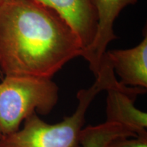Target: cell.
<instances>
[{
	"label": "cell",
	"mask_w": 147,
	"mask_h": 147,
	"mask_svg": "<svg viewBox=\"0 0 147 147\" xmlns=\"http://www.w3.org/2000/svg\"><path fill=\"white\" fill-rule=\"evenodd\" d=\"M65 20L79 36L84 49L95 39L98 15L94 0H37Z\"/></svg>",
	"instance_id": "cell-6"
},
{
	"label": "cell",
	"mask_w": 147,
	"mask_h": 147,
	"mask_svg": "<svg viewBox=\"0 0 147 147\" xmlns=\"http://www.w3.org/2000/svg\"><path fill=\"white\" fill-rule=\"evenodd\" d=\"M120 83L131 87L147 88V36L136 47L105 53Z\"/></svg>",
	"instance_id": "cell-7"
},
{
	"label": "cell",
	"mask_w": 147,
	"mask_h": 147,
	"mask_svg": "<svg viewBox=\"0 0 147 147\" xmlns=\"http://www.w3.org/2000/svg\"><path fill=\"white\" fill-rule=\"evenodd\" d=\"M59 97L52 78L5 76L0 83V137L18 131L32 114L49 115Z\"/></svg>",
	"instance_id": "cell-2"
},
{
	"label": "cell",
	"mask_w": 147,
	"mask_h": 147,
	"mask_svg": "<svg viewBox=\"0 0 147 147\" xmlns=\"http://www.w3.org/2000/svg\"><path fill=\"white\" fill-rule=\"evenodd\" d=\"M104 147H147V135L135 137H117Z\"/></svg>",
	"instance_id": "cell-8"
},
{
	"label": "cell",
	"mask_w": 147,
	"mask_h": 147,
	"mask_svg": "<svg viewBox=\"0 0 147 147\" xmlns=\"http://www.w3.org/2000/svg\"><path fill=\"white\" fill-rule=\"evenodd\" d=\"M138 0H94L98 15L96 36L89 47L84 49L82 57L89 62V68L97 76L108 44L118 38L113 27L116 18L126 6L134 5Z\"/></svg>",
	"instance_id": "cell-4"
},
{
	"label": "cell",
	"mask_w": 147,
	"mask_h": 147,
	"mask_svg": "<svg viewBox=\"0 0 147 147\" xmlns=\"http://www.w3.org/2000/svg\"><path fill=\"white\" fill-rule=\"evenodd\" d=\"M103 91L97 82L77 93L78 103L74 113L56 124H49L34 113L24 121L23 127L0 137V147H83L82 127L88 108Z\"/></svg>",
	"instance_id": "cell-3"
},
{
	"label": "cell",
	"mask_w": 147,
	"mask_h": 147,
	"mask_svg": "<svg viewBox=\"0 0 147 147\" xmlns=\"http://www.w3.org/2000/svg\"><path fill=\"white\" fill-rule=\"evenodd\" d=\"M106 123L124 127L136 136L147 135V114L136 107L137 97L146 92V89L136 87L131 91L107 90Z\"/></svg>",
	"instance_id": "cell-5"
},
{
	"label": "cell",
	"mask_w": 147,
	"mask_h": 147,
	"mask_svg": "<svg viewBox=\"0 0 147 147\" xmlns=\"http://www.w3.org/2000/svg\"><path fill=\"white\" fill-rule=\"evenodd\" d=\"M5 1V0H0V5L2 4V3L4 2Z\"/></svg>",
	"instance_id": "cell-10"
},
{
	"label": "cell",
	"mask_w": 147,
	"mask_h": 147,
	"mask_svg": "<svg viewBox=\"0 0 147 147\" xmlns=\"http://www.w3.org/2000/svg\"><path fill=\"white\" fill-rule=\"evenodd\" d=\"M3 75L2 74V73H1V70H0V79H1V80H2V79L3 78Z\"/></svg>",
	"instance_id": "cell-9"
},
{
	"label": "cell",
	"mask_w": 147,
	"mask_h": 147,
	"mask_svg": "<svg viewBox=\"0 0 147 147\" xmlns=\"http://www.w3.org/2000/svg\"><path fill=\"white\" fill-rule=\"evenodd\" d=\"M83 51L76 32L50 7L37 0L0 5V70L5 76L52 78Z\"/></svg>",
	"instance_id": "cell-1"
}]
</instances>
